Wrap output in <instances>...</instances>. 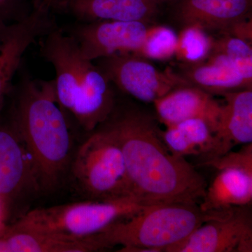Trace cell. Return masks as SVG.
I'll return each mask as SVG.
<instances>
[{
    "label": "cell",
    "mask_w": 252,
    "mask_h": 252,
    "mask_svg": "<svg viewBox=\"0 0 252 252\" xmlns=\"http://www.w3.org/2000/svg\"><path fill=\"white\" fill-rule=\"evenodd\" d=\"M69 169L77 188L91 200L135 198L120 144L107 124L81 144Z\"/></svg>",
    "instance_id": "cell-6"
},
{
    "label": "cell",
    "mask_w": 252,
    "mask_h": 252,
    "mask_svg": "<svg viewBox=\"0 0 252 252\" xmlns=\"http://www.w3.org/2000/svg\"><path fill=\"white\" fill-rule=\"evenodd\" d=\"M212 51L223 55L244 79L252 84V44L234 36L223 34L213 39Z\"/></svg>",
    "instance_id": "cell-22"
},
{
    "label": "cell",
    "mask_w": 252,
    "mask_h": 252,
    "mask_svg": "<svg viewBox=\"0 0 252 252\" xmlns=\"http://www.w3.org/2000/svg\"><path fill=\"white\" fill-rule=\"evenodd\" d=\"M176 7L184 27L223 34L235 23L252 17V0H179Z\"/></svg>",
    "instance_id": "cell-16"
},
{
    "label": "cell",
    "mask_w": 252,
    "mask_h": 252,
    "mask_svg": "<svg viewBox=\"0 0 252 252\" xmlns=\"http://www.w3.org/2000/svg\"><path fill=\"white\" fill-rule=\"evenodd\" d=\"M32 0H0V23L21 21L31 12Z\"/></svg>",
    "instance_id": "cell-23"
},
{
    "label": "cell",
    "mask_w": 252,
    "mask_h": 252,
    "mask_svg": "<svg viewBox=\"0 0 252 252\" xmlns=\"http://www.w3.org/2000/svg\"><path fill=\"white\" fill-rule=\"evenodd\" d=\"M192 86L210 94H223L252 89L248 83L223 55L211 51L205 61L185 64L183 76Z\"/></svg>",
    "instance_id": "cell-17"
},
{
    "label": "cell",
    "mask_w": 252,
    "mask_h": 252,
    "mask_svg": "<svg viewBox=\"0 0 252 252\" xmlns=\"http://www.w3.org/2000/svg\"><path fill=\"white\" fill-rule=\"evenodd\" d=\"M54 0H32L31 12L16 22L0 23V111L14 87L23 57L32 44L59 27Z\"/></svg>",
    "instance_id": "cell-7"
},
{
    "label": "cell",
    "mask_w": 252,
    "mask_h": 252,
    "mask_svg": "<svg viewBox=\"0 0 252 252\" xmlns=\"http://www.w3.org/2000/svg\"><path fill=\"white\" fill-rule=\"evenodd\" d=\"M97 252L93 239L73 240L28 232L12 231L6 226L0 235V252Z\"/></svg>",
    "instance_id": "cell-19"
},
{
    "label": "cell",
    "mask_w": 252,
    "mask_h": 252,
    "mask_svg": "<svg viewBox=\"0 0 252 252\" xmlns=\"http://www.w3.org/2000/svg\"><path fill=\"white\" fill-rule=\"evenodd\" d=\"M149 206L135 198H127L40 207L26 212L7 226V229L82 240L97 234L114 222L132 216Z\"/></svg>",
    "instance_id": "cell-5"
},
{
    "label": "cell",
    "mask_w": 252,
    "mask_h": 252,
    "mask_svg": "<svg viewBox=\"0 0 252 252\" xmlns=\"http://www.w3.org/2000/svg\"><path fill=\"white\" fill-rule=\"evenodd\" d=\"M6 220H7V219H6V214H5L2 205L0 203V235L2 234L3 232L6 229V225H5V222Z\"/></svg>",
    "instance_id": "cell-25"
},
{
    "label": "cell",
    "mask_w": 252,
    "mask_h": 252,
    "mask_svg": "<svg viewBox=\"0 0 252 252\" xmlns=\"http://www.w3.org/2000/svg\"><path fill=\"white\" fill-rule=\"evenodd\" d=\"M160 135L167 148L178 157H201L206 160L215 143V133L202 119H193L165 126Z\"/></svg>",
    "instance_id": "cell-18"
},
{
    "label": "cell",
    "mask_w": 252,
    "mask_h": 252,
    "mask_svg": "<svg viewBox=\"0 0 252 252\" xmlns=\"http://www.w3.org/2000/svg\"><path fill=\"white\" fill-rule=\"evenodd\" d=\"M154 104L159 120L165 126L189 119H202L214 133L222 112V104L212 94L192 85L177 88L157 99Z\"/></svg>",
    "instance_id": "cell-14"
},
{
    "label": "cell",
    "mask_w": 252,
    "mask_h": 252,
    "mask_svg": "<svg viewBox=\"0 0 252 252\" xmlns=\"http://www.w3.org/2000/svg\"><path fill=\"white\" fill-rule=\"evenodd\" d=\"M178 34L167 26L149 27L142 45L134 56L144 59L167 61L175 56Z\"/></svg>",
    "instance_id": "cell-21"
},
{
    "label": "cell",
    "mask_w": 252,
    "mask_h": 252,
    "mask_svg": "<svg viewBox=\"0 0 252 252\" xmlns=\"http://www.w3.org/2000/svg\"><path fill=\"white\" fill-rule=\"evenodd\" d=\"M148 26L140 21L79 23L64 30L77 41L81 54L95 61L117 54H134L142 45Z\"/></svg>",
    "instance_id": "cell-12"
},
{
    "label": "cell",
    "mask_w": 252,
    "mask_h": 252,
    "mask_svg": "<svg viewBox=\"0 0 252 252\" xmlns=\"http://www.w3.org/2000/svg\"><path fill=\"white\" fill-rule=\"evenodd\" d=\"M222 104L215 143L203 162L222 157L238 145L252 143V90L245 89L222 94Z\"/></svg>",
    "instance_id": "cell-15"
},
{
    "label": "cell",
    "mask_w": 252,
    "mask_h": 252,
    "mask_svg": "<svg viewBox=\"0 0 252 252\" xmlns=\"http://www.w3.org/2000/svg\"><path fill=\"white\" fill-rule=\"evenodd\" d=\"M39 41L41 56L56 72L55 93L60 107L83 130L94 132L114 112L112 82L83 56L77 41L63 28H56Z\"/></svg>",
    "instance_id": "cell-3"
},
{
    "label": "cell",
    "mask_w": 252,
    "mask_h": 252,
    "mask_svg": "<svg viewBox=\"0 0 252 252\" xmlns=\"http://www.w3.org/2000/svg\"><path fill=\"white\" fill-rule=\"evenodd\" d=\"M201 165L213 167L217 171L211 182L207 184L203 200L199 204L202 211L251 206L252 143Z\"/></svg>",
    "instance_id": "cell-9"
},
{
    "label": "cell",
    "mask_w": 252,
    "mask_h": 252,
    "mask_svg": "<svg viewBox=\"0 0 252 252\" xmlns=\"http://www.w3.org/2000/svg\"><path fill=\"white\" fill-rule=\"evenodd\" d=\"M11 94L9 115L31 158L40 191H52L74 156L69 122L58 104L54 80L23 75Z\"/></svg>",
    "instance_id": "cell-2"
},
{
    "label": "cell",
    "mask_w": 252,
    "mask_h": 252,
    "mask_svg": "<svg viewBox=\"0 0 252 252\" xmlns=\"http://www.w3.org/2000/svg\"><path fill=\"white\" fill-rule=\"evenodd\" d=\"M2 109L0 111V203L8 220L23 198L41 191L27 149L9 112L4 114Z\"/></svg>",
    "instance_id": "cell-10"
},
{
    "label": "cell",
    "mask_w": 252,
    "mask_h": 252,
    "mask_svg": "<svg viewBox=\"0 0 252 252\" xmlns=\"http://www.w3.org/2000/svg\"><path fill=\"white\" fill-rule=\"evenodd\" d=\"M107 124L120 144L137 201L147 205L200 203L207 186L205 177L186 158L167 148L149 116L127 111Z\"/></svg>",
    "instance_id": "cell-1"
},
{
    "label": "cell",
    "mask_w": 252,
    "mask_h": 252,
    "mask_svg": "<svg viewBox=\"0 0 252 252\" xmlns=\"http://www.w3.org/2000/svg\"><path fill=\"white\" fill-rule=\"evenodd\" d=\"M101 60L99 68L112 84L142 102L154 103L177 88L190 85L183 77L172 71H160L132 54H114Z\"/></svg>",
    "instance_id": "cell-11"
},
{
    "label": "cell",
    "mask_w": 252,
    "mask_h": 252,
    "mask_svg": "<svg viewBox=\"0 0 252 252\" xmlns=\"http://www.w3.org/2000/svg\"><path fill=\"white\" fill-rule=\"evenodd\" d=\"M213 39L202 28L185 26L178 34L175 56L187 64L202 62L210 56Z\"/></svg>",
    "instance_id": "cell-20"
},
{
    "label": "cell",
    "mask_w": 252,
    "mask_h": 252,
    "mask_svg": "<svg viewBox=\"0 0 252 252\" xmlns=\"http://www.w3.org/2000/svg\"><path fill=\"white\" fill-rule=\"evenodd\" d=\"M223 34L234 36L249 44L252 42V17L241 20L235 23Z\"/></svg>",
    "instance_id": "cell-24"
},
{
    "label": "cell",
    "mask_w": 252,
    "mask_h": 252,
    "mask_svg": "<svg viewBox=\"0 0 252 252\" xmlns=\"http://www.w3.org/2000/svg\"><path fill=\"white\" fill-rule=\"evenodd\" d=\"M172 0H54L55 13L74 16L79 23L140 21L148 23Z\"/></svg>",
    "instance_id": "cell-13"
},
{
    "label": "cell",
    "mask_w": 252,
    "mask_h": 252,
    "mask_svg": "<svg viewBox=\"0 0 252 252\" xmlns=\"http://www.w3.org/2000/svg\"><path fill=\"white\" fill-rule=\"evenodd\" d=\"M210 215V212L202 211L199 204L150 205L91 238L98 251L122 246L120 252H165L187 238Z\"/></svg>",
    "instance_id": "cell-4"
},
{
    "label": "cell",
    "mask_w": 252,
    "mask_h": 252,
    "mask_svg": "<svg viewBox=\"0 0 252 252\" xmlns=\"http://www.w3.org/2000/svg\"><path fill=\"white\" fill-rule=\"evenodd\" d=\"M210 218L165 252H252L250 206L210 211Z\"/></svg>",
    "instance_id": "cell-8"
}]
</instances>
